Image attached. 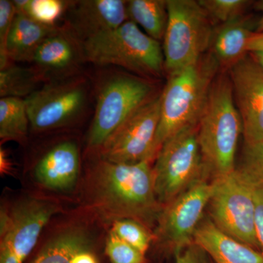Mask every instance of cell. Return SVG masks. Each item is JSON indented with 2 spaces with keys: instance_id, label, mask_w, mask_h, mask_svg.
<instances>
[{
  "instance_id": "1",
  "label": "cell",
  "mask_w": 263,
  "mask_h": 263,
  "mask_svg": "<svg viewBox=\"0 0 263 263\" xmlns=\"http://www.w3.org/2000/svg\"><path fill=\"white\" fill-rule=\"evenodd\" d=\"M91 201L106 217L157 224L162 212L150 162L120 164L100 160L89 175Z\"/></svg>"
},
{
  "instance_id": "2",
  "label": "cell",
  "mask_w": 263,
  "mask_h": 263,
  "mask_svg": "<svg viewBox=\"0 0 263 263\" xmlns=\"http://www.w3.org/2000/svg\"><path fill=\"white\" fill-rule=\"evenodd\" d=\"M241 117L235 105L229 76H219L213 83L197 124V138L208 176L211 180L233 172L240 135Z\"/></svg>"
},
{
  "instance_id": "3",
  "label": "cell",
  "mask_w": 263,
  "mask_h": 263,
  "mask_svg": "<svg viewBox=\"0 0 263 263\" xmlns=\"http://www.w3.org/2000/svg\"><path fill=\"white\" fill-rule=\"evenodd\" d=\"M219 67L212 53H205L198 61L169 75L161 93L157 154L170 138L198 124Z\"/></svg>"
},
{
  "instance_id": "4",
  "label": "cell",
  "mask_w": 263,
  "mask_h": 263,
  "mask_svg": "<svg viewBox=\"0 0 263 263\" xmlns=\"http://www.w3.org/2000/svg\"><path fill=\"white\" fill-rule=\"evenodd\" d=\"M82 46L85 61L95 65L119 66L148 79L160 77L164 70L160 41L151 37L131 21L88 38Z\"/></svg>"
},
{
  "instance_id": "5",
  "label": "cell",
  "mask_w": 263,
  "mask_h": 263,
  "mask_svg": "<svg viewBox=\"0 0 263 263\" xmlns=\"http://www.w3.org/2000/svg\"><path fill=\"white\" fill-rule=\"evenodd\" d=\"M167 6L168 18L162 48L164 70L169 76L206 53L214 29L198 1L167 0Z\"/></svg>"
},
{
  "instance_id": "6",
  "label": "cell",
  "mask_w": 263,
  "mask_h": 263,
  "mask_svg": "<svg viewBox=\"0 0 263 263\" xmlns=\"http://www.w3.org/2000/svg\"><path fill=\"white\" fill-rule=\"evenodd\" d=\"M157 200L162 207L195 183L210 179L197 138V124L164 142L153 167Z\"/></svg>"
},
{
  "instance_id": "7",
  "label": "cell",
  "mask_w": 263,
  "mask_h": 263,
  "mask_svg": "<svg viewBox=\"0 0 263 263\" xmlns=\"http://www.w3.org/2000/svg\"><path fill=\"white\" fill-rule=\"evenodd\" d=\"M156 95L153 85L144 78L114 73L105 79L96 96L87 136L89 148L98 150L128 118Z\"/></svg>"
},
{
  "instance_id": "8",
  "label": "cell",
  "mask_w": 263,
  "mask_h": 263,
  "mask_svg": "<svg viewBox=\"0 0 263 263\" xmlns=\"http://www.w3.org/2000/svg\"><path fill=\"white\" fill-rule=\"evenodd\" d=\"M212 181L213 191L207 207L210 220L223 233L259 251L253 183L237 167Z\"/></svg>"
},
{
  "instance_id": "9",
  "label": "cell",
  "mask_w": 263,
  "mask_h": 263,
  "mask_svg": "<svg viewBox=\"0 0 263 263\" xmlns=\"http://www.w3.org/2000/svg\"><path fill=\"white\" fill-rule=\"evenodd\" d=\"M88 86L81 76L50 81L25 99L33 130L46 132L73 124L84 114Z\"/></svg>"
},
{
  "instance_id": "10",
  "label": "cell",
  "mask_w": 263,
  "mask_h": 263,
  "mask_svg": "<svg viewBox=\"0 0 263 263\" xmlns=\"http://www.w3.org/2000/svg\"><path fill=\"white\" fill-rule=\"evenodd\" d=\"M48 199L29 197L0 214V263H23L43 228L58 212Z\"/></svg>"
},
{
  "instance_id": "11",
  "label": "cell",
  "mask_w": 263,
  "mask_h": 263,
  "mask_svg": "<svg viewBox=\"0 0 263 263\" xmlns=\"http://www.w3.org/2000/svg\"><path fill=\"white\" fill-rule=\"evenodd\" d=\"M161 116V94L137 110L98 149L100 160L120 164L155 160Z\"/></svg>"
},
{
  "instance_id": "12",
  "label": "cell",
  "mask_w": 263,
  "mask_h": 263,
  "mask_svg": "<svg viewBox=\"0 0 263 263\" xmlns=\"http://www.w3.org/2000/svg\"><path fill=\"white\" fill-rule=\"evenodd\" d=\"M212 191V180H201L162 207L157 223L159 238L174 251L193 243Z\"/></svg>"
},
{
  "instance_id": "13",
  "label": "cell",
  "mask_w": 263,
  "mask_h": 263,
  "mask_svg": "<svg viewBox=\"0 0 263 263\" xmlns=\"http://www.w3.org/2000/svg\"><path fill=\"white\" fill-rule=\"evenodd\" d=\"M235 105L245 143L263 142V70L249 53L230 67Z\"/></svg>"
},
{
  "instance_id": "14",
  "label": "cell",
  "mask_w": 263,
  "mask_h": 263,
  "mask_svg": "<svg viewBox=\"0 0 263 263\" xmlns=\"http://www.w3.org/2000/svg\"><path fill=\"white\" fill-rule=\"evenodd\" d=\"M84 62L82 41L65 27L41 43L31 62L43 81L50 82L77 76Z\"/></svg>"
},
{
  "instance_id": "15",
  "label": "cell",
  "mask_w": 263,
  "mask_h": 263,
  "mask_svg": "<svg viewBox=\"0 0 263 263\" xmlns=\"http://www.w3.org/2000/svg\"><path fill=\"white\" fill-rule=\"evenodd\" d=\"M67 27L80 40L86 41L112 29L128 21L127 1L82 0L70 2Z\"/></svg>"
},
{
  "instance_id": "16",
  "label": "cell",
  "mask_w": 263,
  "mask_h": 263,
  "mask_svg": "<svg viewBox=\"0 0 263 263\" xmlns=\"http://www.w3.org/2000/svg\"><path fill=\"white\" fill-rule=\"evenodd\" d=\"M80 171L77 144L62 141L48 150L34 166V176L40 184L54 191H68L76 186Z\"/></svg>"
},
{
  "instance_id": "17",
  "label": "cell",
  "mask_w": 263,
  "mask_h": 263,
  "mask_svg": "<svg viewBox=\"0 0 263 263\" xmlns=\"http://www.w3.org/2000/svg\"><path fill=\"white\" fill-rule=\"evenodd\" d=\"M194 242L209 254L214 263H263L260 251L232 238L204 218L194 235Z\"/></svg>"
},
{
  "instance_id": "18",
  "label": "cell",
  "mask_w": 263,
  "mask_h": 263,
  "mask_svg": "<svg viewBox=\"0 0 263 263\" xmlns=\"http://www.w3.org/2000/svg\"><path fill=\"white\" fill-rule=\"evenodd\" d=\"M255 29L252 19L243 15L214 31L211 48L219 66L231 67L248 54L249 41Z\"/></svg>"
},
{
  "instance_id": "19",
  "label": "cell",
  "mask_w": 263,
  "mask_h": 263,
  "mask_svg": "<svg viewBox=\"0 0 263 263\" xmlns=\"http://www.w3.org/2000/svg\"><path fill=\"white\" fill-rule=\"evenodd\" d=\"M60 27L44 25L16 13L7 43V55L10 62H32L41 43Z\"/></svg>"
},
{
  "instance_id": "20",
  "label": "cell",
  "mask_w": 263,
  "mask_h": 263,
  "mask_svg": "<svg viewBox=\"0 0 263 263\" xmlns=\"http://www.w3.org/2000/svg\"><path fill=\"white\" fill-rule=\"evenodd\" d=\"M91 238L84 228L67 227L53 235L31 263H71L78 251Z\"/></svg>"
},
{
  "instance_id": "21",
  "label": "cell",
  "mask_w": 263,
  "mask_h": 263,
  "mask_svg": "<svg viewBox=\"0 0 263 263\" xmlns=\"http://www.w3.org/2000/svg\"><path fill=\"white\" fill-rule=\"evenodd\" d=\"M128 20L144 29L156 41H163L167 28V1L164 0H130L127 1Z\"/></svg>"
},
{
  "instance_id": "22",
  "label": "cell",
  "mask_w": 263,
  "mask_h": 263,
  "mask_svg": "<svg viewBox=\"0 0 263 263\" xmlns=\"http://www.w3.org/2000/svg\"><path fill=\"white\" fill-rule=\"evenodd\" d=\"M29 119L25 99H0V138L24 143L27 141Z\"/></svg>"
},
{
  "instance_id": "23",
  "label": "cell",
  "mask_w": 263,
  "mask_h": 263,
  "mask_svg": "<svg viewBox=\"0 0 263 263\" xmlns=\"http://www.w3.org/2000/svg\"><path fill=\"white\" fill-rule=\"evenodd\" d=\"M43 81L34 67H23L13 62L0 70V97L27 98Z\"/></svg>"
},
{
  "instance_id": "24",
  "label": "cell",
  "mask_w": 263,
  "mask_h": 263,
  "mask_svg": "<svg viewBox=\"0 0 263 263\" xmlns=\"http://www.w3.org/2000/svg\"><path fill=\"white\" fill-rule=\"evenodd\" d=\"M17 13H23L44 25L57 27V22L65 15L70 2L62 0H14Z\"/></svg>"
},
{
  "instance_id": "25",
  "label": "cell",
  "mask_w": 263,
  "mask_h": 263,
  "mask_svg": "<svg viewBox=\"0 0 263 263\" xmlns=\"http://www.w3.org/2000/svg\"><path fill=\"white\" fill-rule=\"evenodd\" d=\"M110 231L144 254L149 248L154 238L149 228L139 221L130 219L114 221Z\"/></svg>"
},
{
  "instance_id": "26",
  "label": "cell",
  "mask_w": 263,
  "mask_h": 263,
  "mask_svg": "<svg viewBox=\"0 0 263 263\" xmlns=\"http://www.w3.org/2000/svg\"><path fill=\"white\" fill-rule=\"evenodd\" d=\"M209 18L221 24L243 15L252 2L246 0H200L198 1Z\"/></svg>"
},
{
  "instance_id": "27",
  "label": "cell",
  "mask_w": 263,
  "mask_h": 263,
  "mask_svg": "<svg viewBox=\"0 0 263 263\" xmlns=\"http://www.w3.org/2000/svg\"><path fill=\"white\" fill-rule=\"evenodd\" d=\"M237 168L252 183L263 185V142L245 143L241 164Z\"/></svg>"
},
{
  "instance_id": "28",
  "label": "cell",
  "mask_w": 263,
  "mask_h": 263,
  "mask_svg": "<svg viewBox=\"0 0 263 263\" xmlns=\"http://www.w3.org/2000/svg\"><path fill=\"white\" fill-rule=\"evenodd\" d=\"M105 252L111 263H145V254L128 245L110 231Z\"/></svg>"
},
{
  "instance_id": "29",
  "label": "cell",
  "mask_w": 263,
  "mask_h": 263,
  "mask_svg": "<svg viewBox=\"0 0 263 263\" xmlns=\"http://www.w3.org/2000/svg\"><path fill=\"white\" fill-rule=\"evenodd\" d=\"M16 13L13 1L0 0V70L12 63L7 55V43Z\"/></svg>"
},
{
  "instance_id": "30",
  "label": "cell",
  "mask_w": 263,
  "mask_h": 263,
  "mask_svg": "<svg viewBox=\"0 0 263 263\" xmlns=\"http://www.w3.org/2000/svg\"><path fill=\"white\" fill-rule=\"evenodd\" d=\"M175 263H214L209 254L195 242L174 251Z\"/></svg>"
},
{
  "instance_id": "31",
  "label": "cell",
  "mask_w": 263,
  "mask_h": 263,
  "mask_svg": "<svg viewBox=\"0 0 263 263\" xmlns=\"http://www.w3.org/2000/svg\"><path fill=\"white\" fill-rule=\"evenodd\" d=\"M252 183L254 186V198L255 204L256 236L259 251L263 254V185Z\"/></svg>"
},
{
  "instance_id": "32",
  "label": "cell",
  "mask_w": 263,
  "mask_h": 263,
  "mask_svg": "<svg viewBox=\"0 0 263 263\" xmlns=\"http://www.w3.org/2000/svg\"><path fill=\"white\" fill-rule=\"evenodd\" d=\"M263 51V32H254L248 45V53Z\"/></svg>"
},
{
  "instance_id": "33",
  "label": "cell",
  "mask_w": 263,
  "mask_h": 263,
  "mask_svg": "<svg viewBox=\"0 0 263 263\" xmlns=\"http://www.w3.org/2000/svg\"><path fill=\"white\" fill-rule=\"evenodd\" d=\"M0 170L2 174H9L11 170V162H10L9 157L6 152L3 148L0 150Z\"/></svg>"
},
{
  "instance_id": "34",
  "label": "cell",
  "mask_w": 263,
  "mask_h": 263,
  "mask_svg": "<svg viewBox=\"0 0 263 263\" xmlns=\"http://www.w3.org/2000/svg\"><path fill=\"white\" fill-rule=\"evenodd\" d=\"M256 10L261 12L262 15H261L260 18L259 19L258 22L256 24V33L263 32V0L257 2L255 3Z\"/></svg>"
},
{
  "instance_id": "35",
  "label": "cell",
  "mask_w": 263,
  "mask_h": 263,
  "mask_svg": "<svg viewBox=\"0 0 263 263\" xmlns=\"http://www.w3.org/2000/svg\"><path fill=\"white\" fill-rule=\"evenodd\" d=\"M249 55L263 70V51L250 52Z\"/></svg>"
}]
</instances>
